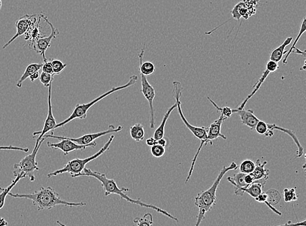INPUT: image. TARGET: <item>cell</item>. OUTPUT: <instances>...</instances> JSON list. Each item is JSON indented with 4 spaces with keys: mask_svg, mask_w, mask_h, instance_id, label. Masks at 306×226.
I'll use <instances>...</instances> for the list:
<instances>
[{
    "mask_svg": "<svg viewBox=\"0 0 306 226\" xmlns=\"http://www.w3.org/2000/svg\"><path fill=\"white\" fill-rule=\"evenodd\" d=\"M42 72L54 75L53 66L52 64H51L50 60H47L46 61L44 62V63H42Z\"/></svg>",
    "mask_w": 306,
    "mask_h": 226,
    "instance_id": "obj_38",
    "label": "cell"
},
{
    "mask_svg": "<svg viewBox=\"0 0 306 226\" xmlns=\"http://www.w3.org/2000/svg\"><path fill=\"white\" fill-rule=\"evenodd\" d=\"M44 138H53L56 140H60L58 143L48 142L47 145L49 148L52 149L60 150L63 152L65 156H68L69 153L75 151H84L87 148H94L97 146V143L93 142L91 144L88 145H80L77 143L68 140L64 136H59L54 135L53 132L51 134H46L44 135Z\"/></svg>",
    "mask_w": 306,
    "mask_h": 226,
    "instance_id": "obj_8",
    "label": "cell"
},
{
    "mask_svg": "<svg viewBox=\"0 0 306 226\" xmlns=\"http://www.w3.org/2000/svg\"><path fill=\"white\" fill-rule=\"evenodd\" d=\"M2 6V0H0V10H1Z\"/></svg>",
    "mask_w": 306,
    "mask_h": 226,
    "instance_id": "obj_48",
    "label": "cell"
},
{
    "mask_svg": "<svg viewBox=\"0 0 306 226\" xmlns=\"http://www.w3.org/2000/svg\"><path fill=\"white\" fill-rule=\"evenodd\" d=\"M52 64L54 75H60L66 68L67 64L63 63L60 60L53 59L50 60Z\"/></svg>",
    "mask_w": 306,
    "mask_h": 226,
    "instance_id": "obj_33",
    "label": "cell"
},
{
    "mask_svg": "<svg viewBox=\"0 0 306 226\" xmlns=\"http://www.w3.org/2000/svg\"><path fill=\"white\" fill-rule=\"evenodd\" d=\"M44 140H46V139L43 138L39 142H36L32 153L22 158L20 162L15 163L13 166V175L15 177H16L19 174L24 173L26 174V176H29L31 182L35 181V177L33 173L40 169L38 167L36 156L38 151Z\"/></svg>",
    "mask_w": 306,
    "mask_h": 226,
    "instance_id": "obj_7",
    "label": "cell"
},
{
    "mask_svg": "<svg viewBox=\"0 0 306 226\" xmlns=\"http://www.w3.org/2000/svg\"><path fill=\"white\" fill-rule=\"evenodd\" d=\"M294 49L295 50V51H294V53L297 54V55H302L303 57H305V51H301L299 50V49H297L296 48H294Z\"/></svg>",
    "mask_w": 306,
    "mask_h": 226,
    "instance_id": "obj_46",
    "label": "cell"
},
{
    "mask_svg": "<svg viewBox=\"0 0 306 226\" xmlns=\"http://www.w3.org/2000/svg\"><path fill=\"white\" fill-rule=\"evenodd\" d=\"M279 69V65L278 63H276V62L271 61V60H269V62H268L267 64V68H266V70L263 72L262 76H261L260 79L258 80V82H256V84L253 85V91L251 92V93L249 95L247 96V98H245V100L240 104V106H239L237 108L238 110H242V109H244L245 105L247 104V102L251 99L253 96L256 95L259 89L261 88V86H262L263 84L264 83L265 80L267 79V78L269 77V75L271 73L276 72L277 70Z\"/></svg>",
    "mask_w": 306,
    "mask_h": 226,
    "instance_id": "obj_14",
    "label": "cell"
},
{
    "mask_svg": "<svg viewBox=\"0 0 306 226\" xmlns=\"http://www.w3.org/2000/svg\"><path fill=\"white\" fill-rule=\"evenodd\" d=\"M256 130L259 135H266L267 133L268 130H269V127H268V123L262 120H259L258 124L256 126Z\"/></svg>",
    "mask_w": 306,
    "mask_h": 226,
    "instance_id": "obj_36",
    "label": "cell"
},
{
    "mask_svg": "<svg viewBox=\"0 0 306 226\" xmlns=\"http://www.w3.org/2000/svg\"><path fill=\"white\" fill-rule=\"evenodd\" d=\"M130 135L136 142H140L144 140L145 138L144 126L140 123L134 124L130 127Z\"/></svg>",
    "mask_w": 306,
    "mask_h": 226,
    "instance_id": "obj_26",
    "label": "cell"
},
{
    "mask_svg": "<svg viewBox=\"0 0 306 226\" xmlns=\"http://www.w3.org/2000/svg\"><path fill=\"white\" fill-rule=\"evenodd\" d=\"M146 145L149 147H152L154 145L157 144V140H156L154 138H149L146 141Z\"/></svg>",
    "mask_w": 306,
    "mask_h": 226,
    "instance_id": "obj_44",
    "label": "cell"
},
{
    "mask_svg": "<svg viewBox=\"0 0 306 226\" xmlns=\"http://www.w3.org/2000/svg\"><path fill=\"white\" fill-rule=\"evenodd\" d=\"M39 15L41 19H44V21L50 26L51 33L48 36L42 35L39 39H37L35 41L34 44H33L32 48L35 52L41 56L43 61L45 62L48 60L45 56L46 51L48 50V48H50L51 42H52L54 39L57 38L58 35H60V32L59 30L56 28L53 24L48 21L47 17L45 16L43 13H40Z\"/></svg>",
    "mask_w": 306,
    "mask_h": 226,
    "instance_id": "obj_9",
    "label": "cell"
},
{
    "mask_svg": "<svg viewBox=\"0 0 306 226\" xmlns=\"http://www.w3.org/2000/svg\"><path fill=\"white\" fill-rule=\"evenodd\" d=\"M37 15H38L37 14H26L24 15V16L20 18L16 22V24H15V26H16L17 28V33H15L14 36L11 38V39L4 44L2 49H4L8 48V47L10 46L18 37L25 35L26 32L29 30V29L30 28V27L32 26L33 24L36 23L38 20H39L36 18Z\"/></svg>",
    "mask_w": 306,
    "mask_h": 226,
    "instance_id": "obj_12",
    "label": "cell"
},
{
    "mask_svg": "<svg viewBox=\"0 0 306 226\" xmlns=\"http://www.w3.org/2000/svg\"><path fill=\"white\" fill-rule=\"evenodd\" d=\"M176 107H177V105H176L175 103V104L170 107L166 112V113L165 114L160 126H159L158 128L156 129L155 132H154V138L156 140L158 141L160 140L161 138L164 137L165 125H166L167 120H168L172 112H173Z\"/></svg>",
    "mask_w": 306,
    "mask_h": 226,
    "instance_id": "obj_24",
    "label": "cell"
},
{
    "mask_svg": "<svg viewBox=\"0 0 306 226\" xmlns=\"http://www.w3.org/2000/svg\"><path fill=\"white\" fill-rule=\"evenodd\" d=\"M263 186L259 183H253L243 189V192L249 195L253 198H256L263 192Z\"/></svg>",
    "mask_w": 306,
    "mask_h": 226,
    "instance_id": "obj_29",
    "label": "cell"
},
{
    "mask_svg": "<svg viewBox=\"0 0 306 226\" xmlns=\"http://www.w3.org/2000/svg\"><path fill=\"white\" fill-rule=\"evenodd\" d=\"M267 195V203L270 206V209L279 216H281V212L274 207V205L278 204L281 199V195L278 190L271 189L265 192Z\"/></svg>",
    "mask_w": 306,
    "mask_h": 226,
    "instance_id": "obj_23",
    "label": "cell"
},
{
    "mask_svg": "<svg viewBox=\"0 0 306 226\" xmlns=\"http://www.w3.org/2000/svg\"><path fill=\"white\" fill-rule=\"evenodd\" d=\"M245 174L242 173H238L234 174L233 176H228L227 180L229 183H231L232 185L235 187L234 194L237 196H243L244 194L243 189L248 187L244 181Z\"/></svg>",
    "mask_w": 306,
    "mask_h": 226,
    "instance_id": "obj_18",
    "label": "cell"
},
{
    "mask_svg": "<svg viewBox=\"0 0 306 226\" xmlns=\"http://www.w3.org/2000/svg\"><path fill=\"white\" fill-rule=\"evenodd\" d=\"M296 188H292V189H285L283 190V198L286 203L296 201L298 200V196L296 193Z\"/></svg>",
    "mask_w": 306,
    "mask_h": 226,
    "instance_id": "obj_31",
    "label": "cell"
},
{
    "mask_svg": "<svg viewBox=\"0 0 306 226\" xmlns=\"http://www.w3.org/2000/svg\"><path fill=\"white\" fill-rule=\"evenodd\" d=\"M0 150H8V151H19L24 152V153H28V152H29L28 148L14 147L13 146V145H9V146H0Z\"/></svg>",
    "mask_w": 306,
    "mask_h": 226,
    "instance_id": "obj_39",
    "label": "cell"
},
{
    "mask_svg": "<svg viewBox=\"0 0 306 226\" xmlns=\"http://www.w3.org/2000/svg\"><path fill=\"white\" fill-rule=\"evenodd\" d=\"M244 181L247 185L253 184L254 182V179L251 174H245Z\"/></svg>",
    "mask_w": 306,
    "mask_h": 226,
    "instance_id": "obj_42",
    "label": "cell"
},
{
    "mask_svg": "<svg viewBox=\"0 0 306 226\" xmlns=\"http://www.w3.org/2000/svg\"><path fill=\"white\" fill-rule=\"evenodd\" d=\"M8 222L6 221V219L0 217V226H8Z\"/></svg>",
    "mask_w": 306,
    "mask_h": 226,
    "instance_id": "obj_47",
    "label": "cell"
},
{
    "mask_svg": "<svg viewBox=\"0 0 306 226\" xmlns=\"http://www.w3.org/2000/svg\"><path fill=\"white\" fill-rule=\"evenodd\" d=\"M123 128H124V127L120 126V125L116 127L114 125L111 124L109 125L108 129H107L106 130L96 132V133H93L84 134V135L80 136L79 138H66L77 143L78 145H88L95 142L96 140L103 137V136L108 135V134L118 133V132L122 131Z\"/></svg>",
    "mask_w": 306,
    "mask_h": 226,
    "instance_id": "obj_13",
    "label": "cell"
},
{
    "mask_svg": "<svg viewBox=\"0 0 306 226\" xmlns=\"http://www.w3.org/2000/svg\"><path fill=\"white\" fill-rule=\"evenodd\" d=\"M238 167V165L234 162H232L229 166L223 167L211 187L209 189L200 192L195 197V205L198 208V213L195 226H200L207 212L211 211L216 205L217 190L223 176L227 172L237 169Z\"/></svg>",
    "mask_w": 306,
    "mask_h": 226,
    "instance_id": "obj_3",
    "label": "cell"
},
{
    "mask_svg": "<svg viewBox=\"0 0 306 226\" xmlns=\"http://www.w3.org/2000/svg\"><path fill=\"white\" fill-rule=\"evenodd\" d=\"M42 63H32L29 64L26 67L25 71L22 74L20 79L18 80L17 86L18 88H22V84L28 78L30 77L33 73L39 71L42 68Z\"/></svg>",
    "mask_w": 306,
    "mask_h": 226,
    "instance_id": "obj_25",
    "label": "cell"
},
{
    "mask_svg": "<svg viewBox=\"0 0 306 226\" xmlns=\"http://www.w3.org/2000/svg\"><path fill=\"white\" fill-rule=\"evenodd\" d=\"M40 76V74L39 71H36V72L33 73L32 75L30 76V79L31 81L34 82L37 79H39Z\"/></svg>",
    "mask_w": 306,
    "mask_h": 226,
    "instance_id": "obj_45",
    "label": "cell"
},
{
    "mask_svg": "<svg viewBox=\"0 0 306 226\" xmlns=\"http://www.w3.org/2000/svg\"><path fill=\"white\" fill-rule=\"evenodd\" d=\"M133 226H153V216L151 213L144 214L142 217H137L133 220Z\"/></svg>",
    "mask_w": 306,
    "mask_h": 226,
    "instance_id": "obj_28",
    "label": "cell"
},
{
    "mask_svg": "<svg viewBox=\"0 0 306 226\" xmlns=\"http://www.w3.org/2000/svg\"><path fill=\"white\" fill-rule=\"evenodd\" d=\"M292 41V37H287L278 48L275 49L271 55H270V60L278 63L280 62L286 53H287V51L285 50V48L287 46H289Z\"/></svg>",
    "mask_w": 306,
    "mask_h": 226,
    "instance_id": "obj_20",
    "label": "cell"
},
{
    "mask_svg": "<svg viewBox=\"0 0 306 226\" xmlns=\"http://www.w3.org/2000/svg\"><path fill=\"white\" fill-rule=\"evenodd\" d=\"M90 176V177L95 178L97 180H99L102 185L103 189H104V194L106 197L110 196L111 194L118 195L122 200L127 201V202L156 210L159 213L164 214V215L168 217V218L172 219V220L176 221V222H179V220H178V219L176 217L172 215L171 214H170L166 210L161 209V208L157 207V206L145 203L140 200H133L130 197L127 196L126 194V192L129 191V189H127L126 187H122V189H120V188L118 187L117 184H116L115 179L107 178L106 174L99 173L98 171H92L90 169L85 167L83 172L79 175V176Z\"/></svg>",
    "mask_w": 306,
    "mask_h": 226,
    "instance_id": "obj_1",
    "label": "cell"
},
{
    "mask_svg": "<svg viewBox=\"0 0 306 226\" xmlns=\"http://www.w3.org/2000/svg\"><path fill=\"white\" fill-rule=\"evenodd\" d=\"M254 200H256V201H258L259 203H265V204L270 208V206L267 203V194L265 193V192H263L262 193L257 197L256 198H254Z\"/></svg>",
    "mask_w": 306,
    "mask_h": 226,
    "instance_id": "obj_40",
    "label": "cell"
},
{
    "mask_svg": "<svg viewBox=\"0 0 306 226\" xmlns=\"http://www.w3.org/2000/svg\"><path fill=\"white\" fill-rule=\"evenodd\" d=\"M157 144L165 148L168 145V140L164 136V138H161L160 140L157 141Z\"/></svg>",
    "mask_w": 306,
    "mask_h": 226,
    "instance_id": "obj_43",
    "label": "cell"
},
{
    "mask_svg": "<svg viewBox=\"0 0 306 226\" xmlns=\"http://www.w3.org/2000/svg\"><path fill=\"white\" fill-rule=\"evenodd\" d=\"M115 138V135H112L106 144L104 145V146L97 153L93 154V155L84 159L75 158L69 161L62 168L56 170V171L48 173L47 177L51 178L53 176H57L59 175V174L64 173L70 174L72 178L79 177V174L83 172L86 165L88 163L92 162V161L95 160V159L99 158L102 154L106 153V151H109Z\"/></svg>",
    "mask_w": 306,
    "mask_h": 226,
    "instance_id": "obj_6",
    "label": "cell"
},
{
    "mask_svg": "<svg viewBox=\"0 0 306 226\" xmlns=\"http://www.w3.org/2000/svg\"><path fill=\"white\" fill-rule=\"evenodd\" d=\"M52 86L53 82L49 85L48 94V113L45 120H44L43 127L41 131H35L33 133V138L37 137L36 142H39L43 138L44 136L46 135L51 131L55 129V127L58 123L56 120L55 116L53 115V105H52Z\"/></svg>",
    "mask_w": 306,
    "mask_h": 226,
    "instance_id": "obj_10",
    "label": "cell"
},
{
    "mask_svg": "<svg viewBox=\"0 0 306 226\" xmlns=\"http://www.w3.org/2000/svg\"><path fill=\"white\" fill-rule=\"evenodd\" d=\"M40 82L45 87H48L49 85L54 81V75L42 72L39 78Z\"/></svg>",
    "mask_w": 306,
    "mask_h": 226,
    "instance_id": "obj_35",
    "label": "cell"
},
{
    "mask_svg": "<svg viewBox=\"0 0 306 226\" xmlns=\"http://www.w3.org/2000/svg\"><path fill=\"white\" fill-rule=\"evenodd\" d=\"M243 6H244V3H243V2H240V3L234 7L233 10L231 11L232 17H233L234 19L238 20V21H240L241 18L240 14H239V10H240L241 8H242Z\"/></svg>",
    "mask_w": 306,
    "mask_h": 226,
    "instance_id": "obj_37",
    "label": "cell"
},
{
    "mask_svg": "<svg viewBox=\"0 0 306 226\" xmlns=\"http://www.w3.org/2000/svg\"><path fill=\"white\" fill-rule=\"evenodd\" d=\"M151 153L154 157L158 158L162 157L165 153V148L156 144L151 147Z\"/></svg>",
    "mask_w": 306,
    "mask_h": 226,
    "instance_id": "obj_34",
    "label": "cell"
},
{
    "mask_svg": "<svg viewBox=\"0 0 306 226\" xmlns=\"http://www.w3.org/2000/svg\"><path fill=\"white\" fill-rule=\"evenodd\" d=\"M26 176V175L25 174H19L16 177H15L14 180H13L12 183H11V185H9L8 187H7L6 188H0V190H1V192H0V210L3 209L4 205H5L7 196L10 194L11 190L15 187V185L19 183V181L21 180V179L25 178Z\"/></svg>",
    "mask_w": 306,
    "mask_h": 226,
    "instance_id": "obj_22",
    "label": "cell"
},
{
    "mask_svg": "<svg viewBox=\"0 0 306 226\" xmlns=\"http://www.w3.org/2000/svg\"><path fill=\"white\" fill-rule=\"evenodd\" d=\"M207 98H208V100H209L210 101V102H211V104L212 105H213L214 107H216V109H217V110H218V111H220V113H222V115L224 116V117L225 118H226V119H227V118L231 117L232 114H233V111H232V109L231 108V107H220V106H218V105H217L216 104V103L214 102L213 100L211 99V98H210V97H207Z\"/></svg>",
    "mask_w": 306,
    "mask_h": 226,
    "instance_id": "obj_32",
    "label": "cell"
},
{
    "mask_svg": "<svg viewBox=\"0 0 306 226\" xmlns=\"http://www.w3.org/2000/svg\"><path fill=\"white\" fill-rule=\"evenodd\" d=\"M305 31H306V19H305V17H304L303 19L302 22H301L300 31H299L298 34V35H297L296 39L294 40V41L293 42V44H292L291 48H290V49H289V51H287V55H286L284 60H283V64L286 65L287 64L288 58H289L290 54H291L292 52H293L294 49L296 48V44L297 42H298V41H299V39H300V37L301 36V35H302L303 33L305 32Z\"/></svg>",
    "mask_w": 306,
    "mask_h": 226,
    "instance_id": "obj_27",
    "label": "cell"
},
{
    "mask_svg": "<svg viewBox=\"0 0 306 226\" xmlns=\"http://www.w3.org/2000/svg\"><path fill=\"white\" fill-rule=\"evenodd\" d=\"M276 226H306V221L305 220H303L301 221H297V222L294 223H292L291 221H289L284 225Z\"/></svg>",
    "mask_w": 306,
    "mask_h": 226,
    "instance_id": "obj_41",
    "label": "cell"
},
{
    "mask_svg": "<svg viewBox=\"0 0 306 226\" xmlns=\"http://www.w3.org/2000/svg\"><path fill=\"white\" fill-rule=\"evenodd\" d=\"M9 196L14 198L27 199L32 201L33 205L37 207L38 211L52 209L59 205L72 208L83 207L86 205L84 202H69L62 200L59 194L50 187H42L32 194H13L10 192Z\"/></svg>",
    "mask_w": 306,
    "mask_h": 226,
    "instance_id": "obj_2",
    "label": "cell"
},
{
    "mask_svg": "<svg viewBox=\"0 0 306 226\" xmlns=\"http://www.w3.org/2000/svg\"><path fill=\"white\" fill-rule=\"evenodd\" d=\"M232 111H233V113H236L240 116L241 122L243 125L249 127L251 129L256 128V125L260 120L254 115L253 109L245 110V109H243L242 110H238L236 109H232Z\"/></svg>",
    "mask_w": 306,
    "mask_h": 226,
    "instance_id": "obj_17",
    "label": "cell"
},
{
    "mask_svg": "<svg viewBox=\"0 0 306 226\" xmlns=\"http://www.w3.org/2000/svg\"><path fill=\"white\" fill-rule=\"evenodd\" d=\"M138 79V78L137 75H131L130 78H129V81L126 84L122 85V86L113 87L110 91H107L106 93L103 94V95L98 96L97 98H95L94 100H91L90 102L86 103V104L76 105L74 110H73L71 115L68 118H66V120H64V121L58 123L57 126H56L55 129L66 126V124H69V122L75 119H85L87 117V114H88L89 109L91 107H92L93 105L100 102V100H104L107 96L112 95V94L133 86V85L137 82Z\"/></svg>",
    "mask_w": 306,
    "mask_h": 226,
    "instance_id": "obj_5",
    "label": "cell"
},
{
    "mask_svg": "<svg viewBox=\"0 0 306 226\" xmlns=\"http://www.w3.org/2000/svg\"><path fill=\"white\" fill-rule=\"evenodd\" d=\"M140 78H141V93L144 97L146 98L147 102H148L149 107V113H150V118H149V126L151 129H154L155 127V112L154 108V100L156 97L155 89L151 86L148 80H147L146 76L140 73Z\"/></svg>",
    "mask_w": 306,
    "mask_h": 226,
    "instance_id": "obj_11",
    "label": "cell"
},
{
    "mask_svg": "<svg viewBox=\"0 0 306 226\" xmlns=\"http://www.w3.org/2000/svg\"><path fill=\"white\" fill-rule=\"evenodd\" d=\"M254 167H256V163L251 160L246 159L241 163L239 169H240V173L247 174H251L254 171Z\"/></svg>",
    "mask_w": 306,
    "mask_h": 226,
    "instance_id": "obj_30",
    "label": "cell"
},
{
    "mask_svg": "<svg viewBox=\"0 0 306 226\" xmlns=\"http://www.w3.org/2000/svg\"><path fill=\"white\" fill-rule=\"evenodd\" d=\"M145 49H146V44H144L141 51H140L139 55H138V58H139V68H138V70H139V73H142V75L149 76L155 72L156 67L150 62H146L142 63Z\"/></svg>",
    "mask_w": 306,
    "mask_h": 226,
    "instance_id": "obj_21",
    "label": "cell"
},
{
    "mask_svg": "<svg viewBox=\"0 0 306 226\" xmlns=\"http://www.w3.org/2000/svg\"><path fill=\"white\" fill-rule=\"evenodd\" d=\"M173 94L174 99L176 101V105H177V108L178 114L180 116L181 119H182L183 122L185 125V126L189 129V130L193 133V135L195 136L196 138L198 139L200 141V145L197 150V152L195 154V157H194L193 161H192L190 169H189L188 176L185 180V184H187L190 180L192 174L195 167V165L196 161V159L198 158V156L199 155L201 150L203 146H206V141L207 138V127H198L193 126L190 123L187 121L186 118L185 117L184 113H183L182 109V103H181L180 98L182 96V92L183 89L182 84L178 81L173 82Z\"/></svg>",
    "mask_w": 306,
    "mask_h": 226,
    "instance_id": "obj_4",
    "label": "cell"
},
{
    "mask_svg": "<svg viewBox=\"0 0 306 226\" xmlns=\"http://www.w3.org/2000/svg\"><path fill=\"white\" fill-rule=\"evenodd\" d=\"M226 118L221 115L220 117L218 120L212 122L209 127L207 128V138L206 141V146L209 143L211 145H213V141L218 140L219 138H222L224 140H227L226 136L222 133V126L223 122Z\"/></svg>",
    "mask_w": 306,
    "mask_h": 226,
    "instance_id": "obj_15",
    "label": "cell"
},
{
    "mask_svg": "<svg viewBox=\"0 0 306 226\" xmlns=\"http://www.w3.org/2000/svg\"><path fill=\"white\" fill-rule=\"evenodd\" d=\"M267 164V161L261 163V160L258 159L256 163L254 171L251 173L254 179L253 183H259L263 187L269 178L270 170L265 168V165Z\"/></svg>",
    "mask_w": 306,
    "mask_h": 226,
    "instance_id": "obj_16",
    "label": "cell"
},
{
    "mask_svg": "<svg viewBox=\"0 0 306 226\" xmlns=\"http://www.w3.org/2000/svg\"><path fill=\"white\" fill-rule=\"evenodd\" d=\"M268 127H269V131H281L283 132V133H287V135H289L290 137L292 138V140L294 141V143L296 145L297 148H298V151L296 152V158H300L302 156L303 154V148L300 145L298 138L296 137V133H294L293 131L291 130V129L284 128V127L277 126L276 124H269V123H268Z\"/></svg>",
    "mask_w": 306,
    "mask_h": 226,
    "instance_id": "obj_19",
    "label": "cell"
}]
</instances>
